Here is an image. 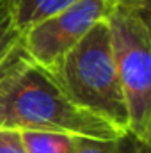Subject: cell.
Listing matches in <instances>:
<instances>
[{"label": "cell", "instance_id": "1", "mask_svg": "<svg viewBox=\"0 0 151 153\" xmlns=\"http://www.w3.org/2000/svg\"><path fill=\"white\" fill-rule=\"evenodd\" d=\"M0 128L117 141L126 135L112 123L70 102L43 68L30 64L0 105Z\"/></svg>", "mask_w": 151, "mask_h": 153}, {"label": "cell", "instance_id": "2", "mask_svg": "<svg viewBox=\"0 0 151 153\" xmlns=\"http://www.w3.org/2000/svg\"><path fill=\"white\" fill-rule=\"evenodd\" d=\"M44 71L70 102L128 134V109L115 70L109 20L96 23Z\"/></svg>", "mask_w": 151, "mask_h": 153}, {"label": "cell", "instance_id": "3", "mask_svg": "<svg viewBox=\"0 0 151 153\" xmlns=\"http://www.w3.org/2000/svg\"><path fill=\"white\" fill-rule=\"evenodd\" d=\"M110 43L128 109V134L151 141V34L146 14L114 7Z\"/></svg>", "mask_w": 151, "mask_h": 153}, {"label": "cell", "instance_id": "4", "mask_svg": "<svg viewBox=\"0 0 151 153\" xmlns=\"http://www.w3.org/2000/svg\"><path fill=\"white\" fill-rule=\"evenodd\" d=\"M112 11L114 0H78L23 30L21 46L36 66L48 70Z\"/></svg>", "mask_w": 151, "mask_h": 153}, {"label": "cell", "instance_id": "5", "mask_svg": "<svg viewBox=\"0 0 151 153\" xmlns=\"http://www.w3.org/2000/svg\"><path fill=\"white\" fill-rule=\"evenodd\" d=\"M78 0H4L14 27L23 32L34 23L70 7Z\"/></svg>", "mask_w": 151, "mask_h": 153}, {"label": "cell", "instance_id": "6", "mask_svg": "<svg viewBox=\"0 0 151 153\" xmlns=\"http://www.w3.org/2000/svg\"><path fill=\"white\" fill-rule=\"evenodd\" d=\"M27 153H73L76 137L52 132L20 130Z\"/></svg>", "mask_w": 151, "mask_h": 153}, {"label": "cell", "instance_id": "7", "mask_svg": "<svg viewBox=\"0 0 151 153\" xmlns=\"http://www.w3.org/2000/svg\"><path fill=\"white\" fill-rule=\"evenodd\" d=\"M30 64H34V62L25 53L21 41H18V45L0 62V105L5 100V96L9 94V91L14 87V84L20 80V76L30 68Z\"/></svg>", "mask_w": 151, "mask_h": 153}, {"label": "cell", "instance_id": "8", "mask_svg": "<svg viewBox=\"0 0 151 153\" xmlns=\"http://www.w3.org/2000/svg\"><path fill=\"white\" fill-rule=\"evenodd\" d=\"M73 153H130V134L117 141H96L76 137Z\"/></svg>", "mask_w": 151, "mask_h": 153}, {"label": "cell", "instance_id": "9", "mask_svg": "<svg viewBox=\"0 0 151 153\" xmlns=\"http://www.w3.org/2000/svg\"><path fill=\"white\" fill-rule=\"evenodd\" d=\"M20 38H21V32L14 27L13 18L7 11L4 0H0V62L18 45Z\"/></svg>", "mask_w": 151, "mask_h": 153}, {"label": "cell", "instance_id": "10", "mask_svg": "<svg viewBox=\"0 0 151 153\" xmlns=\"http://www.w3.org/2000/svg\"><path fill=\"white\" fill-rule=\"evenodd\" d=\"M0 153H27L20 130L0 128Z\"/></svg>", "mask_w": 151, "mask_h": 153}, {"label": "cell", "instance_id": "11", "mask_svg": "<svg viewBox=\"0 0 151 153\" xmlns=\"http://www.w3.org/2000/svg\"><path fill=\"white\" fill-rule=\"evenodd\" d=\"M114 7L148 16V13H150V0H114Z\"/></svg>", "mask_w": 151, "mask_h": 153}, {"label": "cell", "instance_id": "12", "mask_svg": "<svg viewBox=\"0 0 151 153\" xmlns=\"http://www.w3.org/2000/svg\"><path fill=\"white\" fill-rule=\"evenodd\" d=\"M130 153H150V143H142L130 135Z\"/></svg>", "mask_w": 151, "mask_h": 153}]
</instances>
